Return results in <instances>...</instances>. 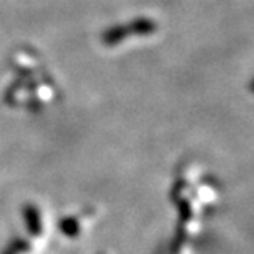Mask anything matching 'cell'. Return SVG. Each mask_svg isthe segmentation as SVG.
Here are the masks:
<instances>
[{
	"label": "cell",
	"mask_w": 254,
	"mask_h": 254,
	"mask_svg": "<svg viewBox=\"0 0 254 254\" xmlns=\"http://www.w3.org/2000/svg\"><path fill=\"white\" fill-rule=\"evenodd\" d=\"M131 35H133L131 25H113L109 30L104 31V35H102V41H104L105 45L113 46V45L122 43L123 40H127V38L131 36Z\"/></svg>",
	"instance_id": "obj_1"
},
{
	"label": "cell",
	"mask_w": 254,
	"mask_h": 254,
	"mask_svg": "<svg viewBox=\"0 0 254 254\" xmlns=\"http://www.w3.org/2000/svg\"><path fill=\"white\" fill-rule=\"evenodd\" d=\"M25 223H26V228L31 235L35 236H40L41 231H43V221H41V215H40V210L33 205H26L25 210Z\"/></svg>",
	"instance_id": "obj_2"
},
{
	"label": "cell",
	"mask_w": 254,
	"mask_h": 254,
	"mask_svg": "<svg viewBox=\"0 0 254 254\" xmlns=\"http://www.w3.org/2000/svg\"><path fill=\"white\" fill-rule=\"evenodd\" d=\"M59 230H63V233L67 235V236H77L80 228H79L77 220L67 217V218H64V220L59 221Z\"/></svg>",
	"instance_id": "obj_3"
},
{
	"label": "cell",
	"mask_w": 254,
	"mask_h": 254,
	"mask_svg": "<svg viewBox=\"0 0 254 254\" xmlns=\"http://www.w3.org/2000/svg\"><path fill=\"white\" fill-rule=\"evenodd\" d=\"M12 248H17L18 251H23V253H28L31 248H30V243L26 241V240H13V243H12Z\"/></svg>",
	"instance_id": "obj_4"
}]
</instances>
